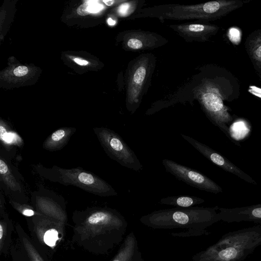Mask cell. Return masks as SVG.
Masks as SVG:
<instances>
[{"label":"cell","instance_id":"obj_26","mask_svg":"<svg viewBox=\"0 0 261 261\" xmlns=\"http://www.w3.org/2000/svg\"><path fill=\"white\" fill-rule=\"evenodd\" d=\"M74 61L79 65H86L88 64V62L85 60H82L77 58L74 59Z\"/></svg>","mask_w":261,"mask_h":261},{"label":"cell","instance_id":"obj_17","mask_svg":"<svg viewBox=\"0 0 261 261\" xmlns=\"http://www.w3.org/2000/svg\"><path fill=\"white\" fill-rule=\"evenodd\" d=\"M111 261H143L138 241L133 232L126 236Z\"/></svg>","mask_w":261,"mask_h":261},{"label":"cell","instance_id":"obj_11","mask_svg":"<svg viewBox=\"0 0 261 261\" xmlns=\"http://www.w3.org/2000/svg\"><path fill=\"white\" fill-rule=\"evenodd\" d=\"M21 175L12 165L10 159L2 149L0 152L1 189L11 199L21 203H27V197L21 182Z\"/></svg>","mask_w":261,"mask_h":261},{"label":"cell","instance_id":"obj_18","mask_svg":"<svg viewBox=\"0 0 261 261\" xmlns=\"http://www.w3.org/2000/svg\"><path fill=\"white\" fill-rule=\"evenodd\" d=\"M76 130V128L73 127L59 128L46 138L42 144L43 148L49 151H56L62 149Z\"/></svg>","mask_w":261,"mask_h":261},{"label":"cell","instance_id":"obj_2","mask_svg":"<svg viewBox=\"0 0 261 261\" xmlns=\"http://www.w3.org/2000/svg\"><path fill=\"white\" fill-rule=\"evenodd\" d=\"M75 236L78 242L90 251L107 253L123 240L127 223L118 211L94 207L74 214Z\"/></svg>","mask_w":261,"mask_h":261},{"label":"cell","instance_id":"obj_12","mask_svg":"<svg viewBox=\"0 0 261 261\" xmlns=\"http://www.w3.org/2000/svg\"><path fill=\"white\" fill-rule=\"evenodd\" d=\"M183 139L189 143L206 159L223 170L237 176L243 180L256 185V182L248 174L221 154L205 144L187 135L181 134Z\"/></svg>","mask_w":261,"mask_h":261},{"label":"cell","instance_id":"obj_4","mask_svg":"<svg viewBox=\"0 0 261 261\" xmlns=\"http://www.w3.org/2000/svg\"><path fill=\"white\" fill-rule=\"evenodd\" d=\"M245 3L240 0H219L193 5H160L142 8L127 19L154 18L162 22L165 20H193L196 22L206 23L220 19Z\"/></svg>","mask_w":261,"mask_h":261},{"label":"cell","instance_id":"obj_25","mask_svg":"<svg viewBox=\"0 0 261 261\" xmlns=\"http://www.w3.org/2000/svg\"><path fill=\"white\" fill-rule=\"evenodd\" d=\"M88 5L87 2L85 3L84 4L81 5L77 9V13L82 16L87 15L90 13L88 11Z\"/></svg>","mask_w":261,"mask_h":261},{"label":"cell","instance_id":"obj_20","mask_svg":"<svg viewBox=\"0 0 261 261\" xmlns=\"http://www.w3.org/2000/svg\"><path fill=\"white\" fill-rule=\"evenodd\" d=\"M205 200L193 196H169L161 199L159 202L162 204L169 205L176 207H190L203 203Z\"/></svg>","mask_w":261,"mask_h":261},{"label":"cell","instance_id":"obj_22","mask_svg":"<svg viewBox=\"0 0 261 261\" xmlns=\"http://www.w3.org/2000/svg\"><path fill=\"white\" fill-rule=\"evenodd\" d=\"M145 3L144 0H125L119 5L117 9V14L120 17L128 19L142 9Z\"/></svg>","mask_w":261,"mask_h":261},{"label":"cell","instance_id":"obj_10","mask_svg":"<svg viewBox=\"0 0 261 261\" xmlns=\"http://www.w3.org/2000/svg\"><path fill=\"white\" fill-rule=\"evenodd\" d=\"M119 38L122 48L126 51L152 50L169 42L157 33L141 29L126 30L120 34Z\"/></svg>","mask_w":261,"mask_h":261},{"label":"cell","instance_id":"obj_23","mask_svg":"<svg viewBox=\"0 0 261 261\" xmlns=\"http://www.w3.org/2000/svg\"><path fill=\"white\" fill-rule=\"evenodd\" d=\"M9 203L14 208L26 217H31L36 215H42L34 210L32 207L27 203L18 202L10 198Z\"/></svg>","mask_w":261,"mask_h":261},{"label":"cell","instance_id":"obj_3","mask_svg":"<svg viewBox=\"0 0 261 261\" xmlns=\"http://www.w3.org/2000/svg\"><path fill=\"white\" fill-rule=\"evenodd\" d=\"M144 225L153 229H183L179 237L207 234L206 228L221 221L219 207L192 206L154 211L140 219Z\"/></svg>","mask_w":261,"mask_h":261},{"label":"cell","instance_id":"obj_16","mask_svg":"<svg viewBox=\"0 0 261 261\" xmlns=\"http://www.w3.org/2000/svg\"><path fill=\"white\" fill-rule=\"evenodd\" d=\"M245 50L261 82V28L251 33L244 43Z\"/></svg>","mask_w":261,"mask_h":261},{"label":"cell","instance_id":"obj_21","mask_svg":"<svg viewBox=\"0 0 261 261\" xmlns=\"http://www.w3.org/2000/svg\"><path fill=\"white\" fill-rule=\"evenodd\" d=\"M0 221V252L6 253L10 242L13 230V224L8 214L4 212L1 214Z\"/></svg>","mask_w":261,"mask_h":261},{"label":"cell","instance_id":"obj_1","mask_svg":"<svg viewBox=\"0 0 261 261\" xmlns=\"http://www.w3.org/2000/svg\"><path fill=\"white\" fill-rule=\"evenodd\" d=\"M202 77L196 90L201 109L209 120L230 139L227 125L233 117L225 102H232L239 97V81L230 71L216 65L205 68Z\"/></svg>","mask_w":261,"mask_h":261},{"label":"cell","instance_id":"obj_7","mask_svg":"<svg viewBox=\"0 0 261 261\" xmlns=\"http://www.w3.org/2000/svg\"><path fill=\"white\" fill-rule=\"evenodd\" d=\"M156 58L151 53L139 55L128 64L125 73L126 107L134 114L146 94L156 66Z\"/></svg>","mask_w":261,"mask_h":261},{"label":"cell","instance_id":"obj_6","mask_svg":"<svg viewBox=\"0 0 261 261\" xmlns=\"http://www.w3.org/2000/svg\"><path fill=\"white\" fill-rule=\"evenodd\" d=\"M36 170L41 176L50 181L75 186L97 196L108 197L117 195L115 189L107 181L81 167L65 169L54 165L46 168L42 165H37Z\"/></svg>","mask_w":261,"mask_h":261},{"label":"cell","instance_id":"obj_28","mask_svg":"<svg viewBox=\"0 0 261 261\" xmlns=\"http://www.w3.org/2000/svg\"><path fill=\"white\" fill-rule=\"evenodd\" d=\"M107 21H108L109 24H110V25H113L115 24V21H114L111 18H109L108 19Z\"/></svg>","mask_w":261,"mask_h":261},{"label":"cell","instance_id":"obj_13","mask_svg":"<svg viewBox=\"0 0 261 261\" xmlns=\"http://www.w3.org/2000/svg\"><path fill=\"white\" fill-rule=\"evenodd\" d=\"M169 27L187 42L207 41L220 29L214 24L196 22L170 24Z\"/></svg>","mask_w":261,"mask_h":261},{"label":"cell","instance_id":"obj_9","mask_svg":"<svg viewBox=\"0 0 261 261\" xmlns=\"http://www.w3.org/2000/svg\"><path fill=\"white\" fill-rule=\"evenodd\" d=\"M162 164L168 172L193 187L214 194L222 192L215 181L195 169L168 159L163 160Z\"/></svg>","mask_w":261,"mask_h":261},{"label":"cell","instance_id":"obj_27","mask_svg":"<svg viewBox=\"0 0 261 261\" xmlns=\"http://www.w3.org/2000/svg\"><path fill=\"white\" fill-rule=\"evenodd\" d=\"M106 5L108 6H112L113 4H114L115 3L117 2V1H105L103 0L102 1Z\"/></svg>","mask_w":261,"mask_h":261},{"label":"cell","instance_id":"obj_15","mask_svg":"<svg viewBox=\"0 0 261 261\" xmlns=\"http://www.w3.org/2000/svg\"><path fill=\"white\" fill-rule=\"evenodd\" d=\"M44 191L43 193L40 190L32 194V203L34 204L36 211L43 215L60 221L57 214L60 216L62 214L61 206L55 198H51V193L47 194L46 190Z\"/></svg>","mask_w":261,"mask_h":261},{"label":"cell","instance_id":"obj_5","mask_svg":"<svg viewBox=\"0 0 261 261\" xmlns=\"http://www.w3.org/2000/svg\"><path fill=\"white\" fill-rule=\"evenodd\" d=\"M261 245V225L224 234L214 244L194 255L193 261H244Z\"/></svg>","mask_w":261,"mask_h":261},{"label":"cell","instance_id":"obj_24","mask_svg":"<svg viewBox=\"0 0 261 261\" xmlns=\"http://www.w3.org/2000/svg\"><path fill=\"white\" fill-rule=\"evenodd\" d=\"M28 68L25 66H19L14 70V74L17 76H22L28 73Z\"/></svg>","mask_w":261,"mask_h":261},{"label":"cell","instance_id":"obj_14","mask_svg":"<svg viewBox=\"0 0 261 261\" xmlns=\"http://www.w3.org/2000/svg\"><path fill=\"white\" fill-rule=\"evenodd\" d=\"M219 211L221 220L224 222L261 223V203L234 208L219 207Z\"/></svg>","mask_w":261,"mask_h":261},{"label":"cell","instance_id":"obj_19","mask_svg":"<svg viewBox=\"0 0 261 261\" xmlns=\"http://www.w3.org/2000/svg\"><path fill=\"white\" fill-rule=\"evenodd\" d=\"M16 230L29 261H47L40 250L31 238L18 224L16 225Z\"/></svg>","mask_w":261,"mask_h":261},{"label":"cell","instance_id":"obj_8","mask_svg":"<svg viewBox=\"0 0 261 261\" xmlns=\"http://www.w3.org/2000/svg\"><path fill=\"white\" fill-rule=\"evenodd\" d=\"M93 130L100 145L111 159L132 170H142L143 166L134 151L117 133L105 127H95Z\"/></svg>","mask_w":261,"mask_h":261}]
</instances>
